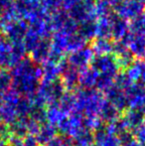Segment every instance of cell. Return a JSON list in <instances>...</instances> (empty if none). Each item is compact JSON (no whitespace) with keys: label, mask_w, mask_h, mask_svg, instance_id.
<instances>
[{"label":"cell","mask_w":145,"mask_h":146,"mask_svg":"<svg viewBox=\"0 0 145 146\" xmlns=\"http://www.w3.org/2000/svg\"><path fill=\"white\" fill-rule=\"evenodd\" d=\"M10 77L14 90L22 96L31 98L40 85L41 69L31 60H22L14 66Z\"/></svg>","instance_id":"6da1fadb"},{"label":"cell","mask_w":145,"mask_h":146,"mask_svg":"<svg viewBox=\"0 0 145 146\" xmlns=\"http://www.w3.org/2000/svg\"><path fill=\"white\" fill-rule=\"evenodd\" d=\"M105 102V96L97 90H77L73 92V113L87 117H99Z\"/></svg>","instance_id":"7a4b0ae2"},{"label":"cell","mask_w":145,"mask_h":146,"mask_svg":"<svg viewBox=\"0 0 145 146\" xmlns=\"http://www.w3.org/2000/svg\"><path fill=\"white\" fill-rule=\"evenodd\" d=\"M57 130L60 131L64 137L75 140L83 130H85L83 117L77 113L69 114L57 126Z\"/></svg>","instance_id":"3957f363"},{"label":"cell","mask_w":145,"mask_h":146,"mask_svg":"<svg viewBox=\"0 0 145 146\" xmlns=\"http://www.w3.org/2000/svg\"><path fill=\"white\" fill-rule=\"evenodd\" d=\"M91 67L99 73V76H107L110 78H115L119 71V67L113 55L95 56L91 63Z\"/></svg>","instance_id":"277c9868"},{"label":"cell","mask_w":145,"mask_h":146,"mask_svg":"<svg viewBox=\"0 0 145 146\" xmlns=\"http://www.w3.org/2000/svg\"><path fill=\"white\" fill-rule=\"evenodd\" d=\"M95 54L91 47H83L79 50L75 51L73 53H71L68 57V64L71 65L73 68L77 69V71L85 69L89 67L95 59Z\"/></svg>","instance_id":"5b68a950"},{"label":"cell","mask_w":145,"mask_h":146,"mask_svg":"<svg viewBox=\"0 0 145 146\" xmlns=\"http://www.w3.org/2000/svg\"><path fill=\"white\" fill-rule=\"evenodd\" d=\"M127 106L131 110H137L145 112V86L132 84L125 90Z\"/></svg>","instance_id":"8992f818"},{"label":"cell","mask_w":145,"mask_h":146,"mask_svg":"<svg viewBox=\"0 0 145 146\" xmlns=\"http://www.w3.org/2000/svg\"><path fill=\"white\" fill-rule=\"evenodd\" d=\"M64 60H56L49 58L42 64L41 69V79L45 83H52L59 81L62 70V64Z\"/></svg>","instance_id":"52a82bcc"},{"label":"cell","mask_w":145,"mask_h":146,"mask_svg":"<svg viewBox=\"0 0 145 146\" xmlns=\"http://www.w3.org/2000/svg\"><path fill=\"white\" fill-rule=\"evenodd\" d=\"M144 10L145 6L136 0H125L123 3L115 8V15L125 21L127 20L131 21L132 19L137 17L140 13H142Z\"/></svg>","instance_id":"ba28073f"},{"label":"cell","mask_w":145,"mask_h":146,"mask_svg":"<svg viewBox=\"0 0 145 146\" xmlns=\"http://www.w3.org/2000/svg\"><path fill=\"white\" fill-rule=\"evenodd\" d=\"M79 71L73 68L71 65H69L67 61H63L62 64V70H61V84L65 90H75L77 86L79 85Z\"/></svg>","instance_id":"9c48e42d"},{"label":"cell","mask_w":145,"mask_h":146,"mask_svg":"<svg viewBox=\"0 0 145 146\" xmlns=\"http://www.w3.org/2000/svg\"><path fill=\"white\" fill-rule=\"evenodd\" d=\"M105 92V100L109 102L112 106H114L117 110L122 111L127 108V98H126V94L124 90H120L113 85Z\"/></svg>","instance_id":"30bf717a"},{"label":"cell","mask_w":145,"mask_h":146,"mask_svg":"<svg viewBox=\"0 0 145 146\" xmlns=\"http://www.w3.org/2000/svg\"><path fill=\"white\" fill-rule=\"evenodd\" d=\"M95 146H120L121 141L116 135L111 133L107 127H101L93 133Z\"/></svg>","instance_id":"8fae6325"},{"label":"cell","mask_w":145,"mask_h":146,"mask_svg":"<svg viewBox=\"0 0 145 146\" xmlns=\"http://www.w3.org/2000/svg\"><path fill=\"white\" fill-rule=\"evenodd\" d=\"M130 34L129 23L116 15L111 16V38L114 39V42L123 41Z\"/></svg>","instance_id":"7c38bea8"},{"label":"cell","mask_w":145,"mask_h":146,"mask_svg":"<svg viewBox=\"0 0 145 146\" xmlns=\"http://www.w3.org/2000/svg\"><path fill=\"white\" fill-rule=\"evenodd\" d=\"M99 75L91 66L79 71V86L83 90H95L99 82Z\"/></svg>","instance_id":"4fadbf2b"},{"label":"cell","mask_w":145,"mask_h":146,"mask_svg":"<svg viewBox=\"0 0 145 146\" xmlns=\"http://www.w3.org/2000/svg\"><path fill=\"white\" fill-rule=\"evenodd\" d=\"M127 49L130 54L136 58L145 57V35H138L130 33L126 39Z\"/></svg>","instance_id":"5bb4252c"},{"label":"cell","mask_w":145,"mask_h":146,"mask_svg":"<svg viewBox=\"0 0 145 146\" xmlns=\"http://www.w3.org/2000/svg\"><path fill=\"white\" fill-rule=\"evenodd\" d=\"M125 74L132 84L145 86V61H133V63L126 69Z\"/></svg>","instance_id":"9a60e30c"},{"label":"cell","mask_w":145,"mask_h":146,"mask_svg":"<svg viewBox=\"0 0 145 146\" xmlns=\"http://www.w3.org/2000/svg\"><path fill=\"white\" fill-rule=\"evenodd\" d=\"M31 53V61L38 65L47 61L50 58V40H41L38 44L30 51Z\"/></svg>","instance_id":"2e32d148"},{"label":"cell","mask_w":145,"mask_h":146,"mask_svg":"<svg viewBox=\"0 0 145 146\" xmlns=\"http://www.w3.org/2000/svg\"><path fill=\"white\" fill-rule=\"evenodd\" d=\"M121 119L128 128V130L134 131L145 120V112L141 111V110L129 108L125 111Z\"/></svg>","instance_id":"e0dca14e"},{"label":"cell","mask_w":145,"mask_h":146,"mask_svg":"<svg viewBox=\"0 0 145 146\" xmlns=\"http://www.w3.org/2000/svg\"><path fill=\"white\" fill-rule=\"evenodd\" d=\"M111 16H105L99 17L95 20V38L111 39Z\"/></svg>","instance_id":"ac0fdd59"},{"label":"cell","mask_w":145,"mask_h":146,"mask_svg":"<svg viewBox=\"0 0 145 146\" xmlns=\"http://www.w3.org/2000/svg\"><path fill=\"white\" fill-rule=\"evenodd\" d=\"M57 131L58 130H57V128L54 125L50 124L48 122L42 123L38 132L35 135L38 144H41L43 146L46 145L47 143H49L57 136Z\"/></svg>","instance_id":"d6986e66"},{"label":"cell","mask_w":145,"mask_h":146,"mask_svg":"<svg viewBox=\"0 0 145 146\" xmlns=\"http://www.w3.org/2000/svg\"><path fill=\"white\" fill-rule=\"evenodd\" d=\"M91 49L93 50L95 56H105L112 55L113 51V42L110 39L95 38L91 43Z\"/></svg>","instance_id":"ffe728a7"},{"label":"cell","mask_w":145,"mask_h":146,"mask_svg":"<svg viewBox=\"0 0 145 146\" xmlns=\"http://www.w3.org/2000/svg\"><path fill=\"white\" fill-rule=\"evenodd\" d=\"M67 115H69V114H67L66 112L58 106V104H51L46 110V122L54 125L57 128V126L60 124L61 121H62Z\"/></svg>","instance_id":"44dd1931"},{"label":"cell","mask_w":145,"mask_h":146,"mask_svg":"<svg viewBox=\"0 0 145 146\" xmlns=\"http://www.w3.org/2000/svg\"><path fill=\"white\" fill-rule=\"evenodd\" d=\"M99 117L103 122H107L109 124V123H111L120 118V111L105 100L101 111H99Z\"/></svg>","instance_id":"7402d4cb"},{"label":"cell","mask_w":145,"mask_h":146,"mask_svg":"<svg viewBox=\"0 0 145 146\" xmlns=\"http://www.w3.org/2000/svg\"><path fill=\"white\" fill-rule=\"evenodd\" d=\"M95 21H85L79 24V29L77 34L87 42V41H93L95 38Z\"/></svg>","instance_id":"603a6c76"},{"label":"cell","mask_w":145,"mask_h":146,"mask_svg":"<svg viewBox=\"0 0 145 146\" xmlns=\"http://www.w3.org/2000/svg\"><path fill=\"white\" fill-rule=\"evenodd\" d=\"M129 30L132 34L145 35V10L130 21Z\"/></svg>","instance_id":"cb8c5ba5"},{"label":"cell","mask_w":145,"mask_h":146,"mask_svg":"<svg viewBox=\"0 0 145 146\" xmlns=\"http://www.w3.org/2000/svg\"><path fill=\"white\" fill-rule=\"evenodd\" d=\"M93 12H95L97 19L99 17H105V16H109L110 11L112 8L109 6L107 0H95L93 3Z\"/></svg>","instance_id":"d4e9b609"},{"label":"cell","mask_w":145,"mask_h":146,"mask_svg":"<svg viewBox=\"0 0 145 146\" xmlns=\"http://www.w3.org/2000/svg\"><path fill=\"white\" fill-rule=\"evenodd\" d=\"M41 7L49 15L62 9V0H41Z\"/></svg>","instance_id":"484cf974"},{"label":"cell","mask_w":145,"mask_h":146,"mask_svg":"<svg viewBox=\"0 0 145 146\" xmlns=\"http://www.w3.org/2000/svg\"><path fill=\"white\" fill-rule=\"evenodd\" d=\"M113 85L115 86V87H117L118 88H120V90L125 92V90L132 85V83L127 78L125 73H118V75L116 76L115 79H114Z\"/></svg>","instance_id":"4316f807"},{"label":"cell","mask_w":145,"mask_h":146,"mask_svg":"<svg viewBox=\"0 0 145 146\" xmlns=\"http://www.w3.org/2000/svg\"><path fill=\"white\" fill-rule=\"evenodd\" d=\"M11 85V77L6 72H0V94L9 90Z\"/></svg>","instance_id":"83f0119b"},{"label":"cell","mask_w":145,"mask_h":146,"mask_svg":"<svg viewBox=\"0 0 145 146\" xmlns=\"http://www.w3.org/2000/svg\"><path fill=\"white\" fill-rule=\"evenodd\" d=\"M44 146H72V141L67 137L56 136L53 140H51Z\"/></svg>","instance_id":"f1b7e54d"},{"label":"cell","mask_w":145,"mask_h":146,"mask_svg":"<svg viewBox=\"0 0 145 146\" xmlns=\"http://www.w3.org/2000/svg\"><path fill=\"white\" fill-rule=\"evenodd\" d=\"M133 134H134V137H135V140H137L140 144H145V120L135 130L133 131Z\"/></svg>","instance_id":"f546056e"},{"label":"cell","mask_w":145,"mask_h":146,"mask_svg":"<svg viewBox=\"0 0 145 146\" xmlns=\"http://www.w3.org/2000/svg\"><path fill=\"white\" fill-rule=\"evenodd\" d=\"M83 0H62V9L66 12H69L72 8L77 5Z\"/></svg>","instance_id":"4dcf8cb0"},{"label":"cell","mask_w":145,"mask_h":146,"mask_svg":"<svg viewBox=\"0 0 145 146\" xmlns=\"http://www.w3.org/2000/svg\"><path fill=\"white\" fill-rule=\"evenodd\" d=\"M120 146H142V144H140L137 140H135V139L131 137V138H129L128 140L122 142Z\"/></svg>","instance_id":"1f68e13d"},{"label":"cell","mask_w":145,"mask_h":146,"mask_svg":"<svg viewBox=\"0 0 145 146\" xmlns=\"http://www.w3.org/2000/svg\"><path fill=\"white\" fill-rule=\"evenodd\" d=\"M107 3L109 4V6L111 8H114L115 9L116 7H118V6L120 5V4L123 3L125 0H107Z\"/></svg>","instance_id":"d6a6232c"},{"label":"cell","mask_w":145,"mask_h":146,"mask_svg":"<svg viewBox=\"0 0 145 146\" xmlns=\"http://www.w3.org/2000/svg\"><path fill=\"white\" fill-rule=\"evenodd\" d=\"M0 146H7L6 141H4L3 139H1V138H0Z\"/></svg>","instance_id":"836d02e7"},{"label":"cell","mask_w":145,"mask_h":146,"mask_svg":"<svg viewBox=\"0 0 145 146\" xmlns=\"http://www.w3.org/2000/svg\"><path fill=\"white\" fill-rule=\"evenodd\" d=\"M83 2H87V3H93L95 0H83Z\"/></svg>","instance_id":"e575fe53"},{"label":"cell","mask_w":145,"mask_h":146,"mask_svg":"<svg viewBox=\"0 0 145 146\" xmlns=\"http://www.w3.org/2000/svg\"><path fill=\"white\" fill-rule=\"evenodd\" d=\"M136 1H138V2H139V3L143 4V5L145 6V0H136Z\"/></svg>","instance_id":"d590c367"},{"label":"cell","mask_w":145,"mask_h":146,"mask_svg":"<svg viewBox=\"0 0 145 146\" xmlns=\"http://www.w3.org/2000/svg\"><path fill=\"white\" fill-rule=\"evenodd\" d=\"M75 146H81V145H77V144H75ZM85 146H95V145H93V144H91V145H85Z\"/></svg>","instance_id":"8d00e7d4"},{"label":"cell","mask_w":145,"mask_h":146,"mask_svg":"<svg viewBox=\"0 0 145 146\" xmlns=\"http://www.w3.org/2000/svg\"><path fill=\"white\" fill-rule=\"evenodd\" d=\"M144 58H145V57H144Z\"/></svg>","instance_id":"74e56055"}]
</instances>
